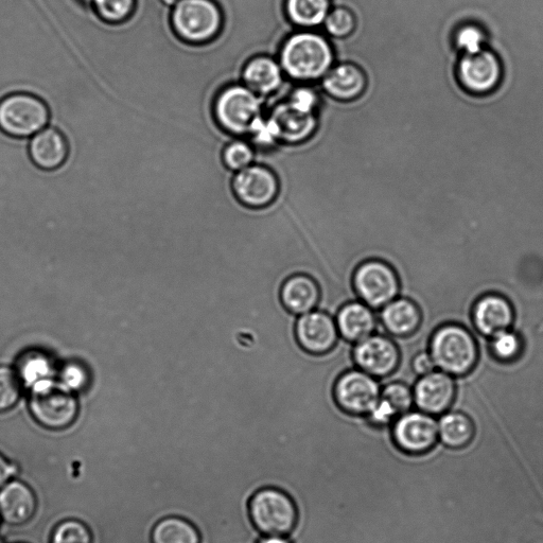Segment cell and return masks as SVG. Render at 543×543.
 Wrapping results in <instances>:
<instances>
[{
  "label": "cell",
  "instance_id": "6da1fadb",
  "mask_svg": "<svg viewBox=\"0 0 543 543\" xmlns=\"http://www.w3.org/2000/svg\"><path fill=\"white\" fill-rule=\"evenodd\" d=\"M279 64L293 80L317 81L334 66V50L321 34L297 32L285 41L280 50Z\"/></svg>",
  "mask_w": 543,
  "mask_h": 543
},
{
  "label": "cell",
  "instance_id": "7a4b0ae2",
  "mask_svg": "<svg viewBox=\"0 0 543 543\" xmlns=\"http://www.w3.org/2000/svg\"><path fill=\"white\" fill-rule=\"evenodd\" d=\"M429 353L437 369L459 378L474 371L480 358L477 339L469 329L454 323L442 325L434 331Z\"/></svg>",
  "mask_w": 543,
  "mask_h": 543
},
{
  "label": "cell",
  "instance_id": "3957f363",
  "mask_svg": "<svg viewBox=\"0 0 543 543\" xmlns=\"http://www.w3.org/2000/svg\"><path fill=\"white\" fill-rule=\"evenodd\" d=\"M249 516L258 532L265 536H287L299 521L293 499L282 489L257 490L249 502Z\"/></svg>",
  "mask_w": 543,
  "mask_h": 543
},
{
  "label": "cell",
  "instance_id": "277c9868",
  "mask_svg": "<svg viewBox=\"0 0 543 543\" xmlns=\"http://www.w3.org/2000/svg\"><path fill=\"white\" fill-rule=\"evenodd\" d=\"M47 103L30 93H13L0 100V130L16 139H30L48 126Z\"/></svg>",
  "mask_w": 543,
  "mask_h": 543
},
{
  "label": "cell",
  "instance_id": "5b68a950",
  "mask_svg": "<svg viewBox=\"0 0 543 543\" xmlns=\"http://www.w3.org/2000/svg\"><path fill=\"white\" fill-rule=\"evenodd\" d=\"M171 25L184 42L203 44L218 37L223 15L214 0H181L173 8Z\"/></svg>",
  "mask_w": 543,
  "mask_h": 543
},
{
  "label": "cell",
  "instance_id": "8992f818",
  "mask_svg": "<svg viewBox=\"0 0 543 543\" xmlns=\"http://www.w3.org/2000/svg\"><path fill=\"white\" fill-rule=\"evenodd\" d=\"M214 112L218 124L226 132L250 134L261 117L260 97L245 85L229 86L216 98Z\"/></svg>",
  "mask_w": 543,
  "mask_h": 543
},
{
  "label": "cell",
  "instance_id": "52a82bcc",
  "mask_svg": "<svg viewBox=\"0 0 543 543\" xmlns=\"http://www.w3.org/2000/svg\"><path fill=\"white\" fill-rule=\"evenodd\" d=\"M353 286L361 302L378 310L397 299L401 283L389 262L373 258L356 269Z\"/></svg>",
  "mask_w": 543,
  "mask_h": 543
},
{
  "label": "cell",
  "instance_id": "ba28073f",
  "mask_svg": "<svg viewBox=\"0 0 543 543\" xmlns=\"http://www.w3.org/2000/svg\"><path fill=\"white\" fill-rule=\"evenodd\" d=\"M29 407L32 416L41 426L57 431L72 426L79 412L74 395L48 382L39 383L34 388Z\"/></svg>",
  "mask_w": 543,
  "mask_h": 543
},
{
  "label": "cell",
  "instance_id": "9c48e42d",
  "mask_svg": "<svg viewBox=\"0 0 543 543\" xmlns=\"http://www.w3.org/2000/svg\"><path fill=\"white\" fill-rule=\"evenodd\" d=\"M457 76L464 91L471 95L484 96L498 89L503 67L495 52L484 48L476 54L462 55Z\"/></svg>",
  "mask_w": 543,
  "mask_h": 543
},
{
  "label": "cell",
  "instance_id": "30bf717a",
  "mask_svg": "<svg viewBox=\"0 0 543 543\" xmlns=\"http://www.w3.org/2000/svg\"><path fill=\"white\" fill-rule=\"evenodd\" d=\"M381 389L375 377L353 370L343 373L336 381L334 399L345 413L354 416L369 414L379 400Z\"/></svg>",
  "mask_w": 543,
  "mask_h": 543
},
{
  "label": "cell",
  "instance_id": "8fae6325",
  "mask_svg": "<svg viewBox=\"0 0 543 543\" xmlns=\"http://www.w3.org/2000/svg\"><path fill=\"white\" fill-rule=\"evenodd\" d=\"M395 445L407 454L430 452L439 442V423L425 412H408L399 416L393 427Z\"/></svg>",
  "mask_w": 543,
  "mask_h": 543
},
{
  "label": "cell",
  "instance_id": "7c38bea8",
  "mask_svg": "<svg viewBox=\"0 0 543 543\" xmlns=\"http://www.w3.org/2000/svg\"><path fill=\"white\" fill-rule=\"evenodd\" d=\"M232 188L236 199L251 209L270 206L279 194L276 175L264 166L251 165L237 172Z\"/></svg>",
  "mask_w": 543,
  "mask_h": 543
},
{
  "label": "cell",
  "instance_id": "4fadbf2b",
  "mask_svg": "<svg viewBox=\"0 0 543 543\" xmlns=\"http://www.w3.org/2000/svg\"><path fill=\"white\" fill-rule=\"evenodd\" d=\"M340 332L336 320L326 312L311 311L297 320L295 339L305 353L324 356L338 344Z\"/></svg>",
  "mask_w": 543,
  "mask_h": 543
},
{
  "label": "cell",
  "instance_id": "5bb4252c",
  "mask_svg": "<svg viewBox=\"0 0 543 543\" xmlns=\"http://www.w3.org/2000/svg\"><path fill=\"white\" fill-rule=\"evenodd\" d=\"M353 359L359 370L375 378H384L398 369L400 350L391 338L372 335L356 343Z\"/></svg>",
  "mask_w": 543,
  "mask_h": 543
},
{
  "label": "cell",
  "instance_id": "9a60e30c",
  "mask_svg": "<svg viewBox=\"0 0 543 543\" xmlns=\"http://www.w3.org/2000/svg\"><path fill=\"white\" fill-rule=\"evenodd\" d=\"M414 404L432 416L442 415L454 404L457 397V384L453 377L442 371H434L420 377L414 391Z\"/></svg>",
  "mask_w": 543,
  "mask_h": 543
},
{
  "label": "cell",
  "instance_id": "2e32d148",
  "mask_svg": "<svg viewBox=\"0 0 543 543\" xmlns=\"http://www.w3.org/2000/svg\"><path fill=\"white\" fill-rule=\"evenodd\" d=\"M471 318L480 334L490 339L501 331L512 329L516 320L515 307L504 295L490 292L476 302Z\"/></svg>",
  "mask_w": 543,
  "mask_h": 543
},
{
  "label": "cell",
  "instance_id": "e0dca14e",
  "mask_svg": "<svg viewBox=\"0 0 543 543\" xmlns=\"http://www.w3.org/2000/svg\"><path fill=\"white\" fill-rule=\"evenodd\" d=\"M28 151L33 164L45 171L63 168L70 155L68 140L60 130L52 126L29 139Z\"/></svg>",
  "mask_w": 543,
  "mask_h": 543
},
{
  "label": "cell",
  "instance_id": "ac0fdd59",
  "mask_svg": "<svg viewBox=\"0 0 543 543\" xmlns=\"http://www.w3.org/2000/svg\"><path fill=\"white\" fill-rule=\"evenodd\" d=\"M279 142L300 144L309 139L318 128L317 114H308L292 107L286 101L276 105L271 115Z\"/></svg>",
  "mask_w": 543,
  "mask_h": 543
},
{
  "label": "cell",
  "instance_id": "d6986e66",
  "mask_svg": "<svg viewBox=\"0 0 543 543\" xmlns=\"http://www.w3.org/2000/svg\"><path fill=\"white\" fill-rule=\"evenodd\" d=\"M367 77L356 64L343 63L332 66L323 78V87L328 96L342 102L361 98L367 89Z\"/></svg>",
  "mask_w": 543,
  "mask_h": 543
},
{
  "label": "cell",
  "instance_id": "ffe728a7",
  "mask_svg": "<svg viewBox=\"0 0 543 543\" xmlns=\"http://www.w3.org/2000/svg\"><path fill=\"white\" fill-rule=\"evenodd\" d=\"M321 297L317 280L307 274L291 275L280 288V302L288 312L295 315L314 311L320 304Z\"/></svg>",
  "mask_w": 543,
  "mask_h": 543
},
{
  "label": "cell",
  "instance_id": "44dd1931",
  "mask_svg": "<svg viewBox=\"0 0 543 543\" xmlns=\"http://www.w3.org/2000/svg\"><path fill=\"white\" fill-rule=\"evenodd\" d=\"M38 501L23 482L12 481L0 490V517L10 525H24L37 513Z\"/></svg>",
  "mask_w": 543,
  "mask_h": 543
},
{
  "label": "cell",
  "instance_id": "7402d4cb",
  "mask_svg": "<svg viewBox=\"0 0 543 543\" xmlns=\"http://www.w3.org/2000/svg\"><path fill=\"white\" fill-rule=\"evenodd\" d=\"M380 319L393 337L408 338L422 325L423 314L419 305L408 297H397L382 308Z\"/></svg>",
  "mask_w": 543,
  "mask_h": 543
},
{
  "label": "cell",
  "instance_id": "603a6c76",
  "mask_svg": "<svg viewBox=\"0 0 543 543\" xmlns=\"http://www.w3.org/2000/svg\"><path fill=\"white\" fill-rule=\"evenodd\" d=\"M340 336L350 343H358L374 334L377 319L370 306L363 302L345 304L336 318Z\"/></svg>",
  "mask_w": 543,
  "mask_h": 543
},
{
  "label": "cell",
  "instance_id": "cb8c5ba5",
  "mask_svg": "<svg viewBox=\"0 0 543 543\" xmlns=\"http://www.w3.org/2000/svg\"><path fill=\"white\" fill-rule=\"evenodd\" d=\"M242 79L244 85L259 97L269 96L283 85L284 70L274 59L259 56L244 66Z\"/></svg>",
  "mask_w": 543,
  "mask_h": 543
},
{
  "label": "cell",
  "instance_id": "d4e9b609",
  "mask_svg": "<svg viewBox=\"0 0 543 543\" xmlns=\"http://www.w3.org/2000/svg\"><path fill=\"white\" fill-rule=\"evenodd\" d=\"M476 427L472 419L459 411L446 412L439 420V439L448 448L461 450L474 441Z\"/></svg>",
  "mask_w": 543,
  "mask_h": 543
},
{
  "label": "cell",
  "instance_id": "484cf974",
  "mask_svg": "<svg viewBox=\"0 0 543 543\" xmlns=\"http://www.w3.org/2000/svg\"><path fill=\"white\" fill-rule=\"evenodd\" d=\"M330 0H286V13L292 24L305 30L324 24Z\"/></svg>",
  "mask_w": 543,
  "mask_h": 543
},
{
  "label": "cell",
  "instance_id": "4316f807",
  "mask_svg": "<svg viewBox=\"0 0 543 543\" xmlns=\"http://www.w3.org/2000/svg\"><path fill=\"white\" fill-rule=\"evenodd\" d=\"M152 543H200L201 537L194 524L181 517H167L154 525Z\"/></svg>",
  "mask_w": 543,
  "mask_h": 543
},
{
  "label": "cell",
  "instance_id": "83f0119b",
  "mask_svg": "<svg viewBox=\"0 0 543 543\" xmlns=\"http://www.w3.org/2000/svg\"><path fill=\"white\" fill-rule=\"evenodd\" d=\"M488 349L490 354L499 362L511 363L521 356L523 339L519 332L515 330H504L490 338Z\"/></svg>",
  "mask_w": 543,
  "mask_h": 543
},
{
  "label": "cell",
  "instance_id": "f1b7e54d",
  "mask_svg": "<svg viewBox=\"0 0 543 543\" xmlns=\"http://www.w3.org/2000/svg\"><path fill=\"white\" fill-rule=\"evenodd\" d=\"M135 6L136 0H95L92 8L102 23L119 26L131 19Z\"/></svg>",
  "mask_w": 543,
  "mask_h": 543
},
{
  "label": "cell",
  "instance_id": "f546056e",
  "mask_svg": "<svg viewBox=\"0 0 543 543\" xmlns=\"http://www.w3.org/2000/svg\"><path fill=\"white\" fill-rule=\"evenodd\" d=\"M22 395V379L9 367L0 366V413L11 410Z\"/></svg>",
  "mask_w": 543,
  "mask_h": 543
},
{
  "label": "cell",
  "instance_id": "4dcf8cb0",
  "mask_svg": "<svg viewBox=\"0 0 543 543\" xmlns=\"http://www.w3.org/2000/svg\"><path fill=\"white\" fill-rule=\"evenodd\" d=\"M326 31L332 38L346 39L357 27L354 12L345 7L330 10L324 22Z\"/></svg>",
  "mask_w": 543,
  "mask_h": 543
},
{
  "label": "cell",
  "instance_id": "1f68e13d",
  "mask_svg": "<svg viewBox=\"0 0 543 543\" xmlns=\"http://www.w3.org/2000/svg\"><path fill=\"white\" fill-rule=\"evenodd\" d=\"M486 33L483 28L476 24H465L460 26L454 33V45L462 55L476 54L485 48Z\"/></svg>",
  "mask_w": 543,
  "mask_h": 543
},
{
  "label": "cell",
  "instance_id": "d6a6232c",
  "mask_svg": "<svg viewBox=\"0 0 543 543\" xmlns=\"http://www.w3.org/2000/svg\"><path fill=\"white\" fill-rule=\"evenodd\" d=\"M254 156L251 145L241 142V140H235L223 149L222 161L227 168L239 172L252 165Z\"/></svg>",
  "mask_w": 543,
  "mask_h": 543
},
{
  "label": "cell",
  "instance_id": "836d02e7",
  "mask_svg": "<svg viewBox=\"0 0 543 543\" xmlns=\"http://www.w3.org/2000/svg\"><path fill=\"white\" fill-rule=\"evenodd\" d=\"M51 543H93V536L84 523L67 520L58 525Z\"/></svg>",
  "mask_w": 543,
  "mask_h": 543
},
{
  "label": "cell",
  "instance_id": "e575fe53",
  "mask_svg": "<svg viewBox=\"0 0 543 543\" xmlns=\"http://www.w3.org/2000/svg\"><path fill=\"white\" fill-rule=\"evenodd\" d=\"M380 396L390 402L399 416L410 412L414 405L413 391L402 382H392L385 385Z\"/></svg>",
  "mask_w": 543,
  "mask_h": 543
},
{
  "label": "cell",
  "instance_id": "d590c367",
  "mask_svg": "<svg viewBox=\"0 0 543 543\" xmlns=\"http://www.w3.org/2000/svg\"><path fill=\"white\" fill-rule=\"evenodd\" d=\"M49 373L50 364L48 360L41 355H31L26 356L22 364L21 374H17L21 378H24L23 380H29L30 382L40 381L39 383H42L41 380L46 379Z\"/></svg>",
  "mask_w": 543,
  "mask_h": 543
},
{
  "label": "cell",
  "instance_id": "8d00e7d4",
  "mask_svg": "<svg viewBox=\"0 0 543 543\" xmlns=\"http://www.w3.org/2000/svg\"><path fill=\"white\" fill-rule=\"evenodd\" d=\"M292 107L308 114H317L319 108V96L309 87H300L290 95L287 100Z\"/></svg>",
  "mask_w": 543,
  "mask_h": 543
},
{
  "label": "cell",
  "instance_id": "74e56055",
  "mask_svg": "<svg viewBox=\"0 0 543 543\" xmlns=\"http://www.w3.org/2000/svg\"><path fill=\"white\" fill-rule=\"evenodd\" d=\"M412 369L419 376L428 375L436 371V364L430 353H419L412 361Z\"/></svg>",
  "mask_w": 543,
  "mask_h": 543
},
{
  "label": "cell",
  "instance_id": "f35d334b",
  "mask_svg": "<svg viewBox=\"0 0 543 543\" xmlns=\"http://www.w3.org/2000/svg\"><path fill=\"white\" fill-rule=\"evenodd\" d=\"M85 373L76 365H68L63 373V380L68 389H79L85 382Z\"/></svg>",
  "mask_w": 543,
  "mask_h": 543
},
{
  "label": "cell",
  "instance_id": "ab89813d",
  "mask_svg": "<svg viewBox=\"0 0 543 543\" xmlns=\"http://www.w3.org/2000/svg\"><path fill=\"white\" fill-rule=\"evenodd\" d=\"M16 467L4 455L0 454V490H2L14 476Z\"/></svg>",
  "mask_w": 543,
  "mask_h": 543
},
{
  "label": "cell",
  "instance_id": "60d3db41",
  "mask_svg": "<svg viewBox=\"0 0 543 543\" xmlns=\"http://www.w3.org/2000/svg\"><path fill=\"white\" fill-rule=\"evenodd\" d=\"M258 543H291L286 536H266L258 541Z\"/></svg>",
  "mask_w": 543,
  "mask_h": 543
},
{
  "label": "cell",
  "instance_id": "b9f144b4",
  "mask_svg": "<svg viewBox=\"0 0 543 543\" xmlns=\"http://www.w3.org/2000/svg\"><path fill=\"white\" fill-rule=\"evenodd\" d=\"M77 2L85 8L93 9L92 6L95 0H77Z\"/></svg>",
  "mask_w": 543,
  "mask_h": 543
},
{
  "label": "cell",
  "instance_id": "7bdbcfd3",
  "mask_svg": "<svg viewBox=\"0 0 543 543\" xmlns=\"http://www.w3.org/2000/svg\"><path fill=\"white\" fill-rule=\"evenodd\" d=\"M162 2L167 6H175L181 2V0H162Z\"/></svg>",
  "mask_w": 543,
  "mask_h": 543
},
{
  "label": "cell",
  "instance_id": "ee69618b",
  "mask_svg": "<svg viewBox=\"0 0 543 543\" xmlns=\"http://www.w3.org/2000/svg\"><path fill=\"white\" fill-rule=\"evenodd\" d=\"M0 543H2V542H0Z\"/></svg>",
  "mask_w": 543,
  "mask_h": 543
}]
</instances>
